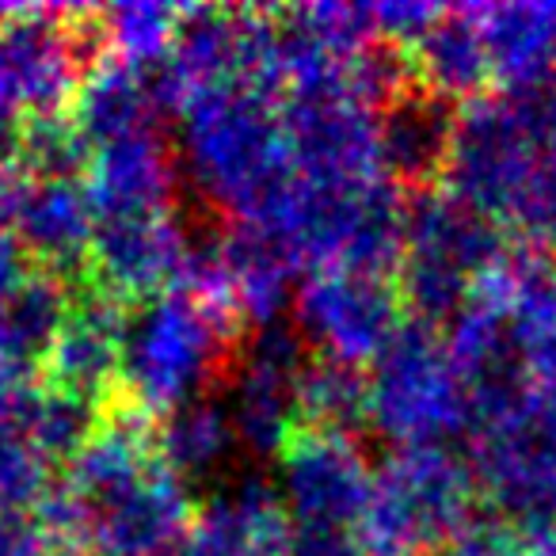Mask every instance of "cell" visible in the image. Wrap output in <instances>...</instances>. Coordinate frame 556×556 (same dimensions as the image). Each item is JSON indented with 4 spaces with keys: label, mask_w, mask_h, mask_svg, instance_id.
I'll list each match as a JSON object with an SVG mask.
<instances>
[{
    "label": "cell",
    "mask_w": 556,
    "mask_h": 556,
    "mask_svg": "<svg viewBox=\"0 0 556 556\" xmlns=\"http://www.w3.org/2000/svg\"><path fill=\"white\" fill-rule=\"evenodd\" d=\"M401 252L408 294L427 313L469 305V298L495 275L492 225L469 202H424L404 225Z\"/></svg>",
    "instance_id": "obj_4"
},
{
    "label": "cell",
    "mask_w": 556,
    "mask_h": 556,
    "mask_svg": "<svg viewBox=\"0 0 556 556\" xmlns=\"http://www.w3.org/2000/svg\"><path fill=\"white\" fill-rule=\"evenodd\" d=\"M472 16L484 42L488 70L507 73L522 85L548 77L556 65V9H495Z\"/></svg>",
    "instance_id": "obj_6"
},
{
    "label": "cell",
    "mask_w": 556,
    "mask_h": 556,
    "mask_svg": "<svg viewBox=\"0 0 556 556\" xmlns=\"http://www.w3.org/2000/svg\"><path fill=\"white\" fill-rule=\"evenodd\" d=\"M305 328L340 363L381 358L396 340V294L381 282V270H328L305 294Z\"/></svg>",
    "instance_id": "obj_5"
},
{
    "label": "cell",
    "mask_w": 556,
    "mask_h": 556,
    "mask_svg": "<svg viewBox=\"0 0 556 556\" xmlns=\"http://www.w3.org/2000/svg\"><path fill=\"white\" fill-rule=\"evenodd\" d=\"M469 389L454 355H442L427 332H396L366 381V412L404 450H439L469 416Z\"/></svg>",
    "instance_id": "obj_2"
},
{
    "label": "cell",
    "mask_w": 556,
    "mask_h": 556,
    "mask_svg": "<svg viewBox=\"0 0 556 556\" xmlns=\"http://www.w3.org/2000/svg\"><path fill=\"white\" fill-rule=\"evenodd\" d=\"M374 472L355 442L336 427H313L287 450L282 472V533L287 556H370Z\"/></svg>",
    "instance_id": "obj_1"
},
{
    "label": "cell",
    "mask_w": 556,
    "mask_h": 556,
    "mask_svg": "<svg viewBox=\"0 0 556 556\" xmlns=\"http://www.w3.org/2000/svg\"><path fill=\"white\" fill-rule=\"evenodd\" d=\"M465 472L446 450H404L374 477L366 548L370 556H427L465 518Z\"/></svg>",
    "instance_id": "obj_3"
}]
</instances>
